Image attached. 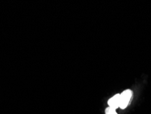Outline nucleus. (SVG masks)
<instances>
[{
  "label": "nucleus",
  "instance_id": "1",
  "mask_svg": "<svg viewBox=\"0 0 151 114\" xmlns=\"http://www.w3.org/2000/svg\"><path fill=\"white\" fill-rule=\"evenodd\" d=\"M132 97V91L130 90L124 91L120 94V107L121 109H125L128 105Z\"/></svg>",
  "mask_w": 151,
  "mask_h": 114
},
{
  "label": "nucleus",
  "instance_id": "2",
  "mask_svg": "<svg viewBox=\"0 0 151 114\" xmlns=\"http://www.w3.org/2000/svg\"><path fill=\"white\" fill-rule=\"evenodd\" d=\"M108 105L110 107L116 109L120 107V94L115 95L114 97L108 100Z\"/></svg>",
  "mask_w": 151,
  "mask_h": 114
},
{
  "label": "nucleus",
  "instance_id": "3",
  "mask_svg": "<svg viewBox=\"0 0 151 114\" xmlns=\"http://www.w3.org/2000/svg\"><path fill=\"white\" fill-rule=\"evenodd\" d=\"M106 114H117V113L115 111V109L109 107L106 109Z\"/></svg>",
  "mask_w": 151,
  "mask_h": 114
}]
</instances>
